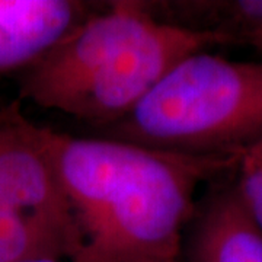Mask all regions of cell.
Returning a JSON list of instances; mask_svg holds the SVG:
<instances>
[{
	"label": "cell",
	"mask_w": 262,
	"mask_h": 262,
	"mask_svg": "<svg viewBox=\"0 0 262 262\" xmlns=\"http://www.w3.org/2000/svg\"><path fill=\"white\" fill-rule=\"evenodd\" d=\"M54 163L73 230L70 262L181 261L198 189L239 156H194L54 131Z\"/></svg>",
	"instance_id": "cell-1"
},
{
	"label": "cell",
	"mask_w": 262,
	"mask_h": 262,
	"mask_svg": "<svg viewBox=\"0 0 262 262\" xmlns=\"http://www.w3.org/2000/svg\"><path fill=\"white\" fill-rule=\"evenodd\" d=\"M222 46L225 37L159 18L147 2H111L20 73L19 101L106 130L181 60Z\"/></svg>",
	"instance_id": "cell-2"
},
{
	"label": "cell",
	"mask_w": 262,
	"mask_h": 262,
	"mask_svg": "<svg viewBox=\"0 0 262 262\" xmlns=\"http://www.w3.org/2000/svg\"><path fill=\"white\" fill-rule=\"evenodd\" d=\"M105 133L182 155L239 156L262 140V61L194 53Z\"/></svg>",
	"instance_id": "cell-3"
},
{
	"label": "cell",
	"mask_w": 262,
	"mask_h": 262,
	"mask_svg": "<svg viewBox=\"0 0 262 262\" xmlns=\"http://www.w3.org/2000/svg\"><path fill=\"white\" fill-rule=\"evenodd\" d=\"M53 137L24 115L19 99L0 108V262L73 256Z\"/></svg>",
	"instance_id": "cell-4"
},
{
	"label": "cell",
	"mask_w": 262,
	"mask_h": 262,
	"mask_svg": "<svg viewBox=\"0 0 262 262\" xmlns=\"http://www.w3.org/2000/svg\"><path fill=\"white\" fill-rule=\"evenodd\" d=\"M181 262H262V232L232 181L198 200L184 233Z\"/></svg>",
	"instance_id": "cell-5"
},
{
	"label": "cell",
	"mask_w": 262,
	"mask_h": 262,
	"mask_svg": "<svg viewBox=\"0 0 262 262\" xmlns=\"http://www.w3.org/2000/svg\"><path fill=\"white\" fill-rule=\"evenodd\" d=\"M92 12L76 0H0V80L37 63Z\"/></svg>",
	"instance_id": "cell-6"
},
{
	"label": "cell",
	"mask_w": 262,
	"mask_h": 262,
	"mask_svg": "<svg viewBox=\"0 0 262 262\" xmlns=\"http://www.w3.org/2000/svg\"><path fill=\"white\" fill-rule=\"evenodd\" d=\"M177 25L213 32L225 37L230 46H244L262 54V0L184 2Z\"/></svg>",
	"instance_id": "cell-7"
},
{
	"label": "cell",
	"mask_w": 262,
	"mask_h": 262,
	"mask_svg": "<svg viewBox=\"0 0 262 262\" xmlns=\"http://www.w3.org/2000/svg\"><path fill=\"white\" fill-rule=\"evenodd\" d=\"M232 184L246 213L262 232V140L239 155Z\"/></svg>",
	"instance_id": "cell-8"
},
{
	"label": "cell",
	"mask_w": 262,
	"mask_h": 262,
	"mask_svg": "<svg viewBox=\"0 0 262 262\" xmlns=\"http://www.w3.org/2000/svg\"><path fill=\"white\" fill-rule=\"evenodd\" d=\"M20 262H70L67 258H34V259H27Z\"/></svg>",
	"instance_id": "cell-9"
},
{
	"label": "cell",
	"mask_w": 262,
	"mask_h": 262,
	"mask_svg": "<svg viewBox=\"0 0 262 262\" xmlns=\"http://www.w3.org/2000/svg\"><path fill=\"white\" fill-rule=\"evenodd\" d=\"M173 262H181V261H173Z\"/></svg>",
	"instance_id": "cell-10"
}]
</instances>
